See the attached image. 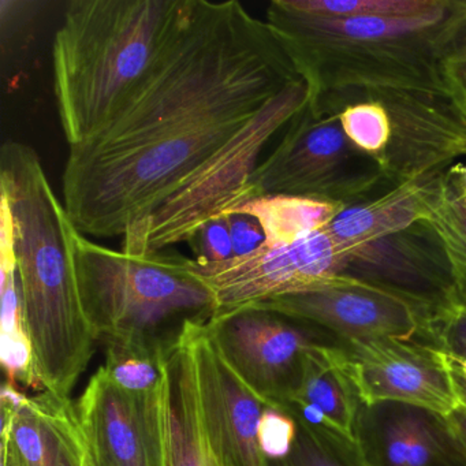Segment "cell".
Listing matches in <instances>:
<instances>
[{
    "instance_id": "cell-36",
    "label": "cell",
    "mask_w": 466,
    "mask_h": 466,
    "mask_svg": "<svg viewBox=\"0 0 466 466\" xmlns=\"http://www.w3.org/2000/svg\"><path fill=\"white\" fill-rule=\"evenodd\" d=\"M452 362H454L455 372L458 375L462 376L466 381V359H461V357H451Z\"/></svg>"
},
{
    "instance_id": "cell-8",
    "label": "cell",
    "mask_w": 466,
    "mask_h": 466,
    "mask_svg": "<svg viewBox=\"0 0 466 466\" xmlns=\"http://www.w3.org/2000/svg\"><path fill=\"white\" fill-rule=\"evenodd\" d=\"M189 267L214 294L218 318L277 297L323 288L343 274L345 258L326 228L293 244L264 242L249 255L220 263L189 258Z\"/></svg>"
},
{
    "instance_id": "cell-14",
    "label": "cell",
    "mask_w": 466,
    "mask_h": 466,
    "mask_svg": "<svg viewBox=\"0 0 466 466\" xmlns=\"http://www.w3.org/2000/svg\"><path fill=\"white\" fill-rule=\"evenodd\" d=\"M76 408L95 466H167L163 389L154 394H129L102 367L92 375Z\"/></svg>"
},
{
    "instance_id": "cell-3",
    "label": "cell",
    "mask_w": 466,
    "mask_h": 466,
    "mask_svg": "<svg viewBox=\"0 0 466 466\" xmlns=\"http://www.w3.org/2000/svg\"><path fill=\"white\" fill-rule=\"evenodd\" d=\"M187 0H75L53 42L54 92L70 147L105 129L151 72Z\"/></svg>"
},
{
    "instance_id": "cell-22",
    "label": "cell",
    "mask_w": 466,
    "mask_h": 466,
    "mask_svg": "<svg viewBox=\"0 0 466 466\" xmlns=\"http://www.w3.org/2000/svg\"><path fill=\"white\" fill-rule=\"evenodd\" d=\"M296 417V416H294ZM299 433L288 457L269 466H368L362 443L353 444L327 428L312 427L296 417Z\"/></svg>"
},
{
    "instance_id": "cell-10",
    "label": "cell",
    "mask_w": 466,
    "mask_h": 466,
    "mask_svg": "<svg viewBox=\"0 0 466 466\" xmlns=\"http://www.w3.org/2000/svg\"><path fill=\"white\" fill-rule=\"evenodd\" d=\"M252 308L324 327L348 342L387 338L411 340L419 332L427 334L438 309L343 274L316 290L277 297Z\"/></svg>"
},
{
    "instance_id": "cell-30",
    "label": "cell",
    "mask_w": 466,
    "mask_h": 466,
    "mask_svg": "<svg viewBox=\"0 0 466 466\" xmlns=\"http://www.w3.org/2000/svg\"><path fill=\"white\" fill-rule=\"evenodd\" d=\"M416 417L411 414L398 417L387 427L384 433V454H386L387 465L406 466L408 463Z\"/></svg>"
},
{
    "instance_id": "cell-33",
    "label": "cell",
    "mask_w": 466,
    "mask_h": 466,
    "mask_svg": "<svg viewBox=\"0 0 466 466\" xmlns=\"http://www.w3.org/2000/svg\"><path fill=\"white\" fill-rule=\"evenodd\" d=\"M441 421L443 422L444 431L452 449L466 466V405L450 414L446 419H441Z\"/></svg>"
},
{
    "instance_id": "cell-24",
    "label": "cell",
    "mask_w": 466,
    "mask_h": 466,
    "mask_svg": "<svg viewBox=\"0 0 466 466\" xmlns=\"http://www.w3.org/2000/svg\"><path fill=\"white\" fill-rule=\"evenodd\" d=\"M424 220L443 239L454 266L466 274V207L450 182L447 170L436 182Z\"/></svg>"
},
{
    "instance_id": "cell-27",
    "label": "cell",
    "mask_w": 466,
    "mask_h": 466,
    "mask_svg": "<svg viewBox=\"0 0 466 466\" xmlns=\"http://www.w3.org/2000/svg\"><path fill=\"white\" fill-rule=\"evenodd\" d=\"M427 334L450 357L466 359V304L458 293L435 310Z\"/></svg>"
},
{
    "instance_id": "cell-4",
    "label": "cell",
    "mask_w": 466,
    "mask_h": 466,
    "mask_svg": "<svg viewBox=\"0 0 466 466\" xmlns=\"http://www.w3.org/2000/svg\"><path fill=\"white\" fill-rule=\"evenodd\" d=\"M452 0L410 17H327L272 0L266 23L309 89V103L362 89L449 94L439 40Z\"/></svg>"
},
{
    "instance_id": "cell-28",
    "label": "cell",
    "mask_w": 466,
    "mask_h": 466,
    "mask_svg": "<svg viewBox=\"0 0 466 466\" xmlns=\"http://www.w3.org/2000/svg\"><path fill=\"white\" fill-rule=\"evenodd\" d=\"M299 422L296 417L278 406H267L258 425V443L268 461L288 457L296 443Z\"/></svg>"
},
{
    "instance_id": "cell-2",
    "label": "cell",
    "mask_w": 466,
    "mask_h": 466,
    "mask_svg": "<svg viewBox=\"0 0 466 466\" xmlns=\"http://www.w3.org/2000/svg\"><path fill=\"white\" fill-rule=\"evenodd\" d=\"M0 201L12 217L24 324L35 380L43 391L70 398L97 342L78 286L76 226L32 147L0 149Z\"/></svg>"
},
{
    "instance_id": "cell-25",
    "label": "cell",
    "mask_w": 466,
    "mask_h": 466,
    "mask_svg": "<svg viewBox=\"0 0 466 466\" xmlns=\"http://www.w3.org/2000/svg\"><path fill=\"white\" fill-rule=\"evenodd\" d=\"M302 12L327 17H410L441 9L446 0H293Z\"/></svg>"
},
{
    "instance_id": "cell-9",
    "label": "cell",
    "mask_w": 466,
    "mask_h": 466,
    "mask_svg": "<svg viewBox=\"0 0 466 466\" xmlns=\"http://www.w3.org/2000/svg\"><path fill=\"white\" fill-rule=\"evenodd\" d=\"M346 350L360 400L368 408L395 402L446 419L466 405L451 357L413 340H350Z\"/></svg>"
},
{
    "instance_id": "cell-23",
    "label": "cell",
    "mask_w": 466,
    "mask_h": 466,
    "mask_svg": "<svg viewBox=\"0 0 466 466\" xmlns=\"http://www.w3.org/2000/svg\"><path fill=\"white\" fill-rule=\"evenodd\" d=\"M165 353L108 343L103 370L129 394H154L165 384Z\"/></svg>"
},
{
    "instance_id": "cell-17",
    "label": "cell",
    "mask_w": 466,
    "mask_h": 466,
    "mask_svg": "<svg viewBox=\"0 0 466 466\" xmlns=\"http://www.w3.org/2000/svg\"><path fill=\"white\" fill-rule=\"evenodd\" d=\"M441 173L391 187L338 212L327 230L342 255L424 220L428 201Z\"/></svg>"
},
{
    "instance_id": "cell-21",
    "label": "cell",
    "mask_w": 466,
    "mask_h": 466,
    "mask_svg": "<svg viewBox=\"0 0 466 466\" xmlns=\"http://www.w3.org/2000/svg\"><path fill=\"white\" fill-rule=\"evenodd\" d=\"M0 361L7 380L39 389L32 368V350L24 324L15 256H0Z\"/></svg>"
},
{
    "instance_id": "cell-15",
    "label": "cell",
    "mask_w": 466,
    "mask_h": 466,
    "mask_svg": "<svg viewBox=\"0 0 466 466\" xmlns=\"http://www.w3.org/2000/svg\"><path fill=\"white\" fill-rule=\"evenodd\" d=\"M343 258V275L390 289L432 308L457 294L449 249L425 220L350 250Z\"/></svg>"
},
{
    "instance_id": "cell-37",
    "label": "cell",
    "mask_w": 466,
    "mask_h": 466,
    "mask_svg": "<svg viewBox=\"0 0 466 466\" xmlns=\"http://www.w3.org/2000/svg\"><path fill=\"white\" fill-rule=\"evenodd\" d=\"M84 466H95L94 461L91 460V457H89L88 452H86V462H84Z\"/></svg>"
},
{
    "instance_id": "cell-29",
    "label": "cell",
    "mask_w": 466,
    "mask_h": 466,
    "mask_svg": "<svg viewBox=\"0 0 466 466\" xmlns=\"http://www.w3.org/2000/svg\"><path fill=\"white\" fill-rule=\"evenodd\" d=\"M190 245L196 250L195 260L200 263H220L234 258L233 242L226 217L207 223Z\"/></svg>"
},
{
    "instance_id": "cell-1",
    "label": "cell",
    "mask_w": 466,
    "mask_h": 466,
    "mask_svg": "<svg viewBox=\"0 0 466 466\" xmlns=\"http://www.w3.org/2000/svg\"><path fill=\"white\" fill-rule=\"evenodd\" d=\"M299 78L244 5L187 0L137 91L105 129L70 147L62 196L73 225L86 237L124 236Z\"/></svg>"
},
{
    "instance_id": "cell-12",
    "label": "cell",
    "mask_w": 466,
    "mask_h": 466,
    "mask_svg": "<svg viewBox=\"0 0 466 466\" xmlns=\"http://www.w3.org/2000/svg\"><path fill=\"white\" fill-rule=\"evenodd\" d=\"M185 334L195 360L198 419L212 465L269 466L258 443V425L269 403L237 375L208 323H190Z\"/></svg>"
},
{
    "instance_id": "cell-5",
    "label": "cell",
    "mask_w": 466,
    "mask_h": 466,
    "mask_svg": "<svg viewBox=\"0 0 466 466\" xmlns=\"http://www.w3.org/2000/svg\"><path fill=\"white\" fill-rule=\"evenodd\" d=\"M78 286L96 340L165 353L190 323L217 313L214 294L193 274L189 258L160 252L132 256L73 236Z\"/></svg>"
},
{
    "instance_id": "cell-31",
    "label": "cell",
    "mask_w": 466,
    "mask_h": 466,
    "mask_svg": "<svg viewBox=\"0 0 466 466\" xmlns=\"http://www.w3.org/2000/svg\"><path fill=\"white\" fill-rule=\"evenodd\" d=\"M233 242L234 256H245L258 250L266 242V234L260 222L247 214L226 215Z\"/></svg>"
},
{
    "instance_id": "cell-7",
    "label": "cell",
    "mask_w": 466,
    "mask_h": 466,
    "mask_svg": "<svg viewBox=\"0 0 466 466\" xmlns=\"http://www.w3.org/2000/svg\"><path fill=\"white\" fill-rule=\"evenodd\" d=\"M391 187L379 163L349 140L339 111L308 106L289 124L279 144L260 160L250 179L252 198L297 196L343 206Z\"/></svg>"
},
{
    "instance_id": "cell-34",
    "label": "cell",
    "mask_w": 466,
    "mask_h": 466,
    "mask_svg": "<svg viewBox=\"0 0 466 466\" xmlns=\"http://www.w3.org/2000/svg\"><path fill=\"white\" fill-rule=\"evenodd\" d=\"M0 455H2V466H24L12 439L6 431H2V449H0Z\"/></svg>"
},
{
    "instance_id": "cell-19",
    "label": "cell",
    "mask_w": 466,
    "mask_h": 466,
    "mask_svg": "<svg viewBox=\"0 0 466 466\" xmlns=\"http://www.w3.org/2000/svg\"><path fill=\"white\" fill-rule=\"evenodd\" d=\"M294 403L316 406L327 417L329 431L350 443H361L357 428L361 400L343 349L318 343L305 349L299 387L288 406Z\"/></svg>"
},
{
    "instance_id": "cell-11",
    "label": "cell",
    "mask_w": 466,
    "mask_h": 466,
    "mask_svg": "<svg viewBox=\"0 0 466 466\" xmlns=\"http://www.w3.org/2000/svg\"><path fill=\"white\" fill-rule=\"evenodd\" d=\"M359 96L381 103L391 125L380 168L392 187L451 167L466 157V116L443 92L362 89Z\"/></svg>"
},
{
    "instance_id": "cell-13",
    "label": "cell",
    "mask_w": 466,
    "mask_h": 466,
    "mask_svg": "<svg viewBox=\"0 0 466 466\" xmlns=\"http://www.w3.org/2000/svg\"><path fill=\"white\" fill-rule=\"evenodd\" d=\"M296 323L249 307L212 318L208 326L244 383L269 405L286 408L299 387L302 354L313 343Z\"/></svg>"
},
{
    "instance_id": "cell-38",
    "label": "cell",
    "mask_w": 466,
    "mask_h": 466,
    "mask_svg": "<svg viewBox=\"0 0 466 466\" xmlns=\"http://www.w3.org/2000/svg\"><path fill=\"white\" fill-rule=\"evenodd\" d=\"M368 466H372V463H370V465H368Z\"/></svg>"
},
{
    "instance_id": "cell-18",
    "label": "cell",
    "mask_w": 466,
    "mask_h": 466,
    "mask_svg": "<svg viewBox=\"0 0 466 466\" xmlns=\"http://www.w3.org/2000/svg\"><path fill=\"white\" fill-rule=\"evenodd\" d=\"M163 419L167 466H214L201 432L195 360L185 331L165 353Z\"/></svg>"
},
{
    "instance_id": "cell-26",
    "label": "cell",
    "mask_w": 466,
    "mask_h": 466,
    "mask_svg": "<svg viewBox=\"0 0 466 466\" xmlns=\"http://www.w3.org/2000/svg\"><path fill=\"white\" fill-rule=\"evenodd\" d=\"M439 56L447 91L466 116V0H452L439 40Z\"/></svg>"
},
{
    "instance_id": "cell-6",
    "label": "cell",
    "mask_w": 466,
    "mask_h": 466,
    "mask_svg": "<svg viewBox=\"0 0 466 466\" xmlns=\"http://www.w3.org/2000/svg\"><path fill=\"white\" fill-rule=\"evenodd\" d=\"M309 103L302 78L289 84L260 113L173 195L122 236L132 256L160 252L182 242L192 244L201 228L252 198L250 179L267 144L289 127Z\"/></svg>"
},
{
    "instance_id": "cell-32",
    "label": "cell",
    "mask_w": 466,
    "mask_h": 466,
    "mask_svg": "<svg viewBox=\"0 0 466 466\" xmlns=\"http://www.w3.org/2000/svg\"><path fill=\"white\" fill-rule=\"evenodd\" d=\"M441 452V441L432 425L421 417H416L413 441L406 466H430Z\"/></svg>"
},
{
    "instance_id": "cell-35",
    "label": "cell",
    "mask_w": 466,
    "mask_h": 466,
    "mask_svg": "<svg viewBox=\"0 0 466 466\" xmlns=\"http://www.w3.org/2000/svg\"><path fill=\"white\" fill-rule=\"evenodd\" d=\"M447 174L454 187L466 198V166L463 163L452 165L451 167L447 168Z\"/></svg>"
},
{
    "instance_id": "cell-16",
    "label": "cell",
    "mask_w": 466,
    "mask_h": 466,
    "mask_svg": "<svg viewBox=\"0 0 466 466\" xmlns=\"http://www.w3.org/2000/svg\"><path fill=\"white\" fill-rule=\"evenodd\" d=\"M2 431L9 433L24 466L86 462L88 450L70 398L42 391L17 403L2 400Z\"/></svg>"
},
{
    "instance_id": "cell-20",
    "label": "cell",
    "mask_w": 466,
    "mask_h": 466,
    "mask_svg": "<svg viewBox=\"0 0 466 466\" xmlns=\"http://www.w3.org/2000/svg\"><path fill=\"white\" fill-rule=\"evenodd\" d=\"M345 207L318 198L272 195L252 198L233 212L256 218L266 234V244L289 245L326 228Z\"/></svg>"
}]
</instances>
